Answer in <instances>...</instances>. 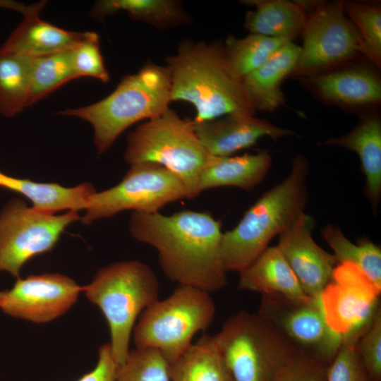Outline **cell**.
I'll use <instances>...</instances> for the list:
<instances>
[{"label":"cell","instance_id":"35","mask_svg":"<svg viewBox=\"0 0 381 381\" xmlns=\"http://www.w3.org/2000/svg\"><path fill=\"white\" fill-rule=\"evenodd\" d=\"M370 381H381V309L356 344Z\"/></svg>","mask_w":381,"mask_h":381},{"label":"cell","instance_id":"1","mask_svg":"<svg viewBox=\"0 0 381 381\" xmlns=\"http://www.w3.org/2000/svg\"><path fill=\"white\" fill-rule=\"evenodd\" d=\"M221 226L209 212H133L129 231L157 251L159 265L171 282L212 294L227 283L220 258Z\"/></svg>","mask_w":381,"mask_h":381},{"label":"cell","instance_id":"31","mask_svg":"<svg viewBox=\"0 0 381 381\" xmlns=\"http://www.w3.org/2000/svg\"><path fill=\"white\" fill-rule=\"evenodd\" d=\"M116 381H171L170 363L156 349L135 348L119 365Z\"/></svg>","mask_w":381,"mask_h":381},{"label":"cell","instance_id":"34","mask_svg":"<svg viewBox=\"0 0 381 381\" xmlns=\"http://www.w3.org/2000/svg\"><path fill=\"white\" fill-rule=\"evenodd\" d=\"M328 366L298 351L280 367L271 381H326Z\"/></svg>","mask_w":381,"mask_h":381},{"label":"cell","instance_id":"5","mask_svg":"<svg viewBox=\"0 0 381 381\" xmlns=\"http://www.w3.org/2000/svg\"><path fill=\"white\" fill-rule=\"evenodd\" d=\"M87 298L102 312L109 328L110 349L116 362L126 359L135 322L159 299V283L154 270L138 260L116 262L98 270L83 286Z\"/></svg>","mask_w":381,"mask_h":381},{"label":"cell","instance_id":"17","mask_svg":"<svg viewBox=\"0 0 381 381\" xmlns=\"http://www.w3.org/2000/svg\"><path fill=\"white\" fill-rule=\"evenodd\" d=\"M238 274V287L241 290L294 301H303L310 296L303 290L296 276L277 246L265 248Z\"/></svg>","mask_w":381,"mask_h":381},{"label":"cell","instance_id":"13","mask_svg":"<svg viewBox=\"0 0 381 381\" xmlns=\"http://www.w3.org/2000/svg\"><path fill=\"white\" fill-rule=\"evenodd\" d=\"M320 296L301 301L262 296L258 313L300 352L329 365L342 345V337L328 325Z\"/></svg>","mask_w":381,"mask_h":381},{"label":"cell","instance_id":"24","mask_svg":"<svg viewBox=\"0 0 381 381\" xmlns=\"http://www.w3.org/2000/svg\"><path fill=\"white\" fill-rule=\"evenodd\" d=\"M0 187L20 193L32 202L34 208L50 214L85 210L90 197L97 191L88 183L67 188L55 183L15 178L1 171Z\"/></svg>","mask_w":381,"mask_h":381},{"label":"cell","instance_id":"33","mask_svg":"<svg viewBox=\"0 0 381 381\" xmlns=\"http://www.w3.org/2000/svg\"><path fill=\"white\" fill-rule=\"evenodd\" d=\"M71 59L75 78L91 77L102 83L109 80L99 47V38L88 31L86 37L71 49Z\"/></svg>","mask_w":381,"mask_h":381},{"label":"cell","instance_id":"37","mask_svg":"<svg viewBox=\"0 0 381 381\" xmlns=\"http://www.w3.org/2000/svg\"><path fill=\"white\" fill-rule=\"evenodd\" d=\"M119 365L111 354L109 344H102L98 350L94 369L76 381H116Z\"/></svg>","mask_w":381,"mask_h":381},{"label":"cell","instance_id":"20","mask_svg":"<svg viewBox=\"0 0 381 381\" xmlns=\"http://www.w3.org/2000/svg\"><path fill=\"white\" fill-rule=\"evenodd\" d=\"M300 52V47L286 42L265 64L243 78L255 110L272 111L284 104L281 85L294 72Z\"/></svg>","mask_w":381,"mask_h":381},{"label":"cell","instance_id":"38","mask_svg":"<svg viewBox=\"0 0 381 381\" xmlns=\"http://www.w3.org/2000/svg\"><path fill=\"white\" fill-rule=\"evenodd\" d=\"M46 3L45 1H42L26 5L12 0H0V8L16 11L21 13L24 17L39 16Z\"/></svg>","mask_w":381,"mask_h":381},{"label":"cell","instance_id":"9","mask_svg":"<svg viewBox=\"0 0 381 381\" xmlns=\"http://www.w3.org/2000/svg\"><path fill=\"white\" fill-rule=\"evenodd\" d=\"M184 198L189 199L188 192L177 175L157 164H133L118 184L90 197L81 221L90 224L125 210L157 213Z\"/></svg>","mask_w":381,"mask_h":381},{"label":"cell","instance_id":"29","mask_svg":"<svg viewBox=\"0 0 381 381\" xmlns=\"http://www.w3.org/2000/svg\"><path fill=\"white\" fill-rule=\"evenodd\" d=\"M286 41L259 34L243 38L229 36L223 45L225 56L243 78L265 64Z\"/></svg>","mask_w":381,"mask_h":381},{"label":"cell","instance_id":"7","mask_svg":"<svg viewBox=\"0 0 381 381\" xmlns=\"http://www.w3.org/2000/svg\"><path fill=\"white\" fill-rule=\"evenodd\" d=\"M215 312L210 293L178 285L142 313L133 331L135 346L156 349L171 364L188 350L196 334L209 328Z\"/></svg>","mask_w":381,"mask_h":381},{"label":"cell","instance_id":"27","mask_svg":"<svg viewBox=\"0 0 381 381\" xmlns=\"http://www.w3.org/2000/svg\"><path fill=\"white\" fill-rule=\"evenodd\" d=\"M32 59L0 49V114L6 117L28 107Z\"/></svg>","mask_w":381,"mask_h":381},{"label":"cell","instance_id":"2","mask_svg":"<svg viewBox=\"0 0 381 381\" xmlns=\"http://www.w3.org/2000/svg\"><path fill=\"white\" fill-rule=\"evenodd\" d=\"M166 61L171 102L191 104L196 111L194 122L229 114H255L243 80L228 61L222 44L185 40Z\"/></svg>","mask_w":381,"mask_h":381},{"label":"cell","instance_id":"18","mask_svg":"<svg viewBox=\"0 0 381 381\" xmlns=\"http://www.w3.org/2000/svg\"><path fill=\"white\" fill-rule=\"evenodd\" d=\"M326 145H337L355 152L365 177V191L375 212L381 198V122L377 116H365L348 133L327 139Z\"/></svg>","mask_w":381,"mask_h":381},{"label":"cell","instance_id":"14","mask_svg":"<svg viewBox=\"0 0 381 381\" xmlns=\"http://www.w3.org/2000/svg\"><path fill=\"white\" fill-rule=\"evenodd\" d=\"M83 286L58 273L18 278L12 289L4 291L0 309L6 314L35 323L52 321L75 303Z\"/></svg>","mask_w":381,"mask_h":381},{"label":"cell","instance_id":"4","mask_svg":"<svg viewBox=\"0 0 381 381\" xmlns=\"http://www.w3.org/2000/svg\"><path fill=\"white\" fill-rule=\"evenodd\" d=\"M170 93L168 68L147 62L138 73L123 77L116 89L105 98L59 114L88 121L93 127L94 143L100 155L109 150L128 127L157 117L169 109Z\"/></svg>","mask_w":381,"mask_h":381},{"label":"cell","instance_id":"26","mask_svg":"<svg viewBox=\"0 0 381 381\" xmlns=\"http://www.w3.org/2000/svg\"><path fill=\"white\" fill-rule=\"evenodd\" d=\"M119 11L159 29L190 21L181 4L173 0H103L95 4L90 14L97 20H103Z\"/></svg>","mask_w":381,"mask_h":381},{"label":"cell","instance_id":"19","mask_svg":"<svg viewBox=\"0 0 381 381\" xmlns=\"http://www.w3.org/2000/svg\"><path fill=\"white\" fill-rule=\"evenodd\" d=\"M272 164L265 150L255 154L217 157L210 156L198 179L200 193L219 187H236L249 191L260 184Z\"/></svg>","mask_w":381,"mask_h":381},{"label":"cell","instance_id":"6","mask_svg":"<svg viewBox=\"0 0 381 381\" xmlns=\"http://www.w3.org/2000/svg\"><path fill=\"white\" fill-rule=\"evenodd\" d=\"M210 157L195 132L193 120L181 118L170 108L131 132L124 154L130 165L157 164L177 175L189 199L200 194L198 179Z\"/></svg>","mask_w":381,"mask_h":381},{"label":"cell","instance_id":"16","mask_svg":"<svg viewBox=\"0 0 381 381\" xmlns=\"http://www.w3.org/2000/svg\"><path fill=\"white\" fill-rule=\"evenodd\" d=\"M193 123L206 152L217 157L232 156L255 145L265 136L277 140L285 136L297 135L291 130L278 127L254 115L229 114L200 122L193 121Z\"/></svg>","mask_w":381,"mask_h":381},{"label":"cell","instance_id":"39","mask_svg":"<svg viewBox=\"0 0 381 381\" xmlns=\"http://www.w3.org/2000/svg\"><path fill=\"white\" fill-rule=\"evenodd\" d=\"M4 291H0V301L2 298V297L4 296Z\"/></svg>","mask_w":381,"mask_h":381},{"label":"cell","instance_id":"3","mask_svg":"<svg viewBox=\"0 0 381 381\" xmlns=\"http://www.w3.org/2000/svg\"><path fill=\"white\" fill-rule=\"evenodd\" d=\"M308 173L307 160L296 156L289 174L264 193L234 228L222 233L220 258L226 272H239L250 265L271 239L304 212L308 198Z\"/></svg>","mask_w":381,"mask_h":381},{"label":"cell","instance_id":"21","mask_svg":"<svg viewBox=\"0 0 381 381\" xmlns=\"http://www.w3.org/2000/svg\"><path fill=\"white\" fill-rule=\"evenodd\" d=\"M255 7L246 15L245 28L259 34L292 42L302 35L308 15V3L286 0H247Z\"/></svg>","mask_w":381,"mask_h":381},{"label":"cell","instance_id":"30","mask_svg":"<svg viewBox=\"0 0 381 381\" xmlns=\"http://www.w3.org/2000/svg\"><path fill=\"white\" fill-rule=\"evenodd\" d=\"M71 49L33 56L28 107L47 96L68 81L76 78L72 64Z\"/></svg>","mask_w":381,"mask_h":381},{"label":"cell","instance_id":"23","mask_svg":"<svg viewBox=\"0 0 381 381\" xmlns=\"http://www.w3.org/2000/svg\"><path fill=\"white\" fill-rule=\"evenodd\" d=\"M87 32L68 31L39 16L24 17L0 49L40 56L72 49L86 37Z\"/></svg>","mask_w":381,"mask_h":381},{"label":"cell","instance_id":"15","mask_svg":"<svg viewBox=\"0 0 381 381\" xmlns=\"http://www.w3.org/2000/svg\"><path fill=\"white\" fill-rule=\"evenodd\" d=\"M313 217L305 212L279 235L277 248L296 276L303 290L310 296H320L332 280L338 264L314 241Z\"/></svg>","mask_w":381,"mask_h":381},{"label":"cell","instance_id":"28","mask_svg":"<svg viewBox=\"0 0 381 381\" xmlns=\"http://www.w3.org/2000/svg\"><path fill=\"white\" fill-rule=\"evenodd\" d=\"M322 236L332 249L338 264L349 262L357 266L381 291V248L368 238L353 243L336 225L328 224Z\"/></svg>","mask_w":381,"mask_h":381},{"label":"cell","instance_id":"10","mask_svg":"<svg viewBox=\"0 0 381 381\" xmlns=\"http://www.w3.org/2000/svg\"><path fill=\"white\" fill-rule=\"evenodd\" d=\"M79 219L78 211L55 215L9 200L0 213V272L19 278L21 268L36 255L52 250L61 234Z\"/></svg>","mask_w":381,"mask_h":381},{"label":"cell","instance_id":"11","mask_svg":"<svg viewBox=\"0 0 381 381\" xmlns=\"http://www.w3.org/2000/svg\"><path fill=\"white\" fill-rule=\"evenodd\" d=\"M380 292L355 265H337L320 296L326 321L342 344L356 346L369 328L380 310Z\"/></svg>","mask_w":381,"mask_h":381},{"label":"cell","instance_id":"25","mask_svg":"<svg viewBox=\"0 0 381 381\" xmlns=\"http://www.w3.org/2000/svg\"><path fill=\"white\" fill-rule=\"evenodd\" d=\"M171 381H234L214 337L203 334L170 364Z\"/></svg>","mask_w":381,"mask_h":381},{"label":"cell","instance_id":"36","mask_svg":"<svg viewBox=\"0 0 381 381\" xmlns=\"http://www.w3.org/2000/svg\"><path fill=\"white\" fill-rule=\"evenodd\" d=\"M326 381H370L355 346L341 345L328 366Z\"/></svg>","mask_w":381,"mask_h":381},{"label":"cell","instance_id":"22","mask_svg":"<svg viewBox=\"0 0 381 381\" xmlns=\"http://www.w3.org/2000/svg\"><path fill=\"white\" fill-rule=\"evenodd\" d=\"M310 82L322 97L332 102L357 106L376 104L381 99L380 80L365 68L317 75Z\"/></svg>","mask_w":381,"mask_h":381},{"label":"cell","instance_id":"8","mask_svg":"<svg viewBox=\"0 0 381 381\" xmlns=\"http://www.w3.org/2000/svg\"><path fill=\"white\" fill-rule=\"evenodd\" d=\"M214 337L234 381H271L299 351L258 313L231 316Z\"/></svg>","mask_w":381,"mask_h":381},{"label":"cell","instance_id":"12","mask_svg":"<svg viewBox=\"0 0 381 381\" xmlns=\"http://www.w3.org/2000/svg\"><path fill=\"white\" fill-rule=\"evenodd\" d=\"M303 43L294 71L310 74L358 54L367 56L365 43L344 15V1L316 3L303 31Z\"/></svg>","mask_w":381,"mask_h":381},{"label":"cell","instance_id":"32","mask_svg":"<svg viewBox=\"0 0 381 381\" xmlns=\"http://www.w3.org/2000/svg\"><path fill=\"white\" fill-rule=\"evenodd\" d=\"M344 12L350 17L361 35L367 57L380 68L381 9L372 4L344 2Z\"/></svg>","mask_w":381,"mask_h":381}]
</instances>
